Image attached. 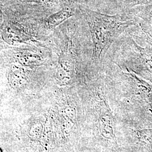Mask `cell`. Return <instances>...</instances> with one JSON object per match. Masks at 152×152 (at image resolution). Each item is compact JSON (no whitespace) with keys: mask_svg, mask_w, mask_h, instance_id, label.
Wrapping results in <instances>:
<instances>
[{"mask_svg":"<svg viewBox=\"0 0 152 152\" xmlns=\"http://www.w3.org/2000/svg\"><path fill=\"white\" fill-rule=\"evenodd\" d=\"M14 59L16 64L26 68H33L42 65L44 58L38 53L30 50H23L15 52Z\"/></svg>","mask_w":152,"mask_h":152,"instance_id":"cell-5","label":"cell"},{"mask_svg":"<svg viewBox=\"0 0 152 152\" xmlns=\"http://www.w3.org/2000/svg\"><path fill=\"white\" fill-rule=\"evenodd\" d=\"M27 70L18 64L11 66L8 73V81L12 88L20 89L27 85L29 79Z\"/></svg>","mask_w":152,"mask_h":152,"instance_id":"cell-6","label":"cell"},{"mask_svg":"<svg viewBox=\"0 0 152 152\" xmlns=\"http://www.w3.org/2000/svg\"><path fill=\"white\" fill-rule=\"evenodd\" d=\"M137 136L141 141L152 145V129H142L137 131Z\"/></svg>","mask_w":152,"mask_h":152,"instance_id":"cell-11","label":"cell"},{"mask_svg":"<svg viewBox=\"0 0 152 152\" xmlns=\"http://www.w3.org/2000/svg\"><path fill=\"white\" fill-rule=\"evenodd\" d=\"M96 103L99 131L101 135L105 139L115 141L113 116L107 99L100 89H99L96 93Z\"/></svg>","mask_w":152,"mask_h":152,"instance_id":"cell-3","label":"cell"},{"mask_svg":"<svg viewBox=\"0 0 152 152\" xmlns=\"http://www.w3.org/2000/svg\"><path fill=\"white\" fill-rule=\"evenodd\" d=\"M140 21L152 28V6L144 10L141 9L136 14Z\"/></svg>","mask_w":152,"mask_h":152,"instance_id":"cell-10","label":"cell"},{"mask_svg":"<svg viewBox=\"0 0 152 152\" xmlns=\"http://www.w3.org/2000/svg\"><path fill=\"white\" fill-rule=\"evenodd\" d=\"M75 73V56L72 50V42L60 52L55 72V78L61 86H66L73 82Z\"/></svg>","mask_w":152,"mask_h":152,"instance_id":"cell-4","label":"cell"},{"mask_svg":"<svg viewBox=\"0 0 152 152\" xmlns=\"http://www.w3.org/2000/svg\"><path fill=\"white\" fill-rule=\"evenodd\" d=\"M43 126L41 123H37L33 126L29 132V136L33 140L40 139L42 132Z\"/></svg>","mask_w":152,"mask_h":152,"instance_id":"cell-12","label":"cell"},{"mask_svg":"<svg viewBox=\"0 0 152 152\" xmlns=\"http://www.w3.org/2000/svg\"><path fill=\"white\" fill-rule=\"evenodd\" d=\"M86 17L92 43V58L100 61L110 46L128 28L137 26L136 19L119 15H108L86 10Z\"/></svg>","mask_w":152,"mask_h":152,"instance_id":"cell-1","label":"cell"},{"mask_svg":"<svg viewBox=\"0 0 152 152\" xmlns=\"http://www.w3.org/2000/svg\"><path fill=\"white\" fill-rule=\"evenodd\" d=\"M73 15V11L71 8L66 7L49 16L46 20V26L49 29H54Z\"/></svg>","mask_w":152,"mask_h":152,"instance_id":"cell-7","label":"cell"},{"mask_svg":"<svg viewBox=\"0 0 152 152\" xmlns=\"http://www.w3.org/2000/svg\"><path fill=\"white\" fill-rule=\"evenodd\" d=\"M61 111L65 120L69 121L70 123L75 124L77 117V112L74 106L71 104H65Z\"/></svg>","mask_w":152,"mask_h":152,"instance_id":"cell-9","label":"cell"},{"mask_svg":"<svg viewBox=\"0 0 152 152\" xmlns=\"http://www.w3.org/2000/svg\"><path fill=\"white\" fill-rule=\"evenodd\" d=\"M33 1L39 2V3H42V4H53L55 0H32Z\"/></svg>","mask_w":152,"mask_h":152,"instance_id":"cell-13","label":"cell"},{"mask_svg":"<svg viewBox=\"0 0 152 152\" xmlns=\"http://www.w3.org/2000/svg\"><path fill=\"white\" fill-rule=\"evenodd\" d=\"M136 27L137 29L132 36L137 39H143L144 42L152 46V28L138 19Z\"/></svg>","mask_w":152,"mask_h":152,"instance_id":"cell-8","label":"cell"},{"mask_svg":"<svg viewBox=\"0 0 152 152\" xmlns=\"http://www.w3.org/2000/svg\"><path fill=\"white\" fill-rule=\"evenodd\" d=\"M125 48L121 61L115 64L152 83V46L147 44L145 47L141 46L130 35L127 38Z\"/></svg>","mask_w":152,"mask_h":152,"instance_id":"cell-2","label":"cell"}]
</instances>
